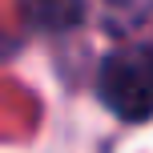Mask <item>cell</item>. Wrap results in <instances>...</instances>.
<instances>
[{"label": "cell", "mask_w": 153, "mask_h": 153, "mask_svg": "<svg viewBox=\"0 0 153 153\" xmlns=\"http://www.w3.org/2000/svg\"><path fill=\"white\" fill-rule=\"evenodd\" d=\"M97 85H101V101L121 121L153 117V45H133L105 56Z\"/></svg>", "instance_id": "6da1fadb"}, {"label": "cell", "mask_w": 153, "mask_h": 153, "mask_svg": "<svg viewBox=\"0 0 153 153\" xmlns=\"http://www.w3.org/2000/svg\"><path fill=\"white\" fill-rule=\"evenodd\" d=\"M24 4H28V16L40 28H73L85 12L81 0H24Z\"/></svg>", "instance_id": "7a4b0ae2"}, {"label": "cell", "mask_w": 153, "mask_h": 153, "mask_svg": "<svg viewBox=\"0 0 153 153\" xmlns=\"http://www.w3.org/2000/svg\"><path fill=\"white\" fill-rule=\"evenodd\" d=\"M153 0H105V16H109V28L113 32H125L133 24H141L149 16Z\"/></svg>", "instance_id": "3957f363"}]
</instances>
